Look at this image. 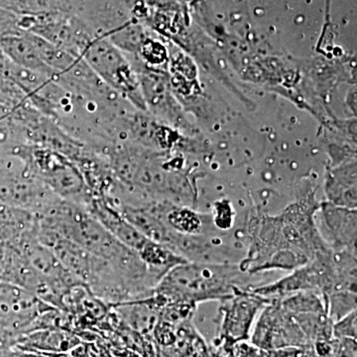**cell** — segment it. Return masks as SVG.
<instances>
[{"label":"cell","instance_id":"cell-1","mask_svg":"<svg viewBox=\"0 0 357 357\" xmlns=\"http://www.w3.org/2000/svg\"><path fill=\"white\" fill-rule=\"evenodd\" d=\"M239 266L220 263L185 262L171 269L154 288L153 297L163 307L170 303L198 307L210 301L229 299L241 286Z\"/></svg>","mask_w":357,"mask_h":357},{"label":"cell","instance_id":"cell-4","mask_svg":"<svg viewBox=\"0 0 357 357\" xmlns=\"http://www.w3.org/2000/svg\"><path fill=\"white\" fill-rule=\"evenodd\" d=\"M249 342L268 351L288 347H309L292 312L281 307L274 299L263 307L256 319Z\"/></svg>","mask_w":357,"mask_h":357},{"label":"cell","instance_id":"cell-8","mask_svg":"<svg viewBox=\"0 0 357 357\" xmlns=\"http://www.w3.org/2000/svg\"><path fill=\"white\" fill-rule=\"evenodd\" d=\"M169 229L188 236H198L203 232V218L196 211L187 206L151 208Z\"/></svg>","mask_w":357,"mask_h":357},{"label":"cell","instance_id":"cell-6","mask_svg":"<svg viewBox=\"0 0 357 357\" xmlns=\"http://www.w3.org/2000/svg\"><path fill=\"white\" fill-rule=\"evenodd\" d=\"M321 222H316L319 234L333 251H356V208L325 203L319 206Z\"/></svg>","mask_w":357,"mask_h":357},{"label":"cell","instance_id":"cell-12","mask_svg":"<svg viewBox=\"0 0 357 357\" xmlns=\"http://www.w3.org/2000/svg\"><path fill=\"white\" fill-rule=\"evenodd\" d=\"M333 335L335 338H357V311L333 323Z\"/></svg>","mask_w":357,"mask_h":357},{"label":"cell","instance_id":"cell-11","mask_svg":"<svg viewBox=\"0 0 357 357\" xmlns=\"http://www.w3.org/2000/svg\"><path fill=\"white\" fill-rule=\"evenodd\" d=\"M356 292L337 290L326 295L328 316L333 323L344 318L356 310Z\"/></svg>","mask_w":357,"mask_h":357},{"label":"cell","instance_id":"cell-3","mask_svg":"<svg viewBox=\"0 0 357 357\" xmlns=\"http://www.w3.org/2000/svg\"><path fill=\"white\" fill-rule=\"evenodd\" d=\"M271 301L248 287L238 288L229 299L220 301L222 318L215 345L232 349L237 342H248L256 319Z\"/></svg>","mask_w":357,"mask_h":357},{"label":"cell","instance_id":"cell-15","mask_svg":"<svg viewBox=\"0 0 357 357\" xmlns=\"http://www.w3.org/2000/svg\"><path fill=\"white\" fill-rule=\"evenodd\" d=\"M13 340L15 342V337H14L13 335H11L10 333L0 328V349L3 347L4 345L10 344Z\"/></svg>","mask_w":357,"mask_h":357},{"label":"cell","instance_id":"cell-2","mask_svg":"<svg viewBox=\"0 0 357 357\" xmlns=\"http://www.w3.org/2000/svg\"><path fill=\"white\" fill-rule=\"evenodd\" d=\"M251 290L270 300L281 299L290 294L303 291L328 295L338 290L333 250L328 248L321 251L306 264L293 270L288 276Z\"/></svg>","mask_w":357,"mask_h":357},{"label":"cell","instance_id":"cell-7","mask_svg":"<svg viewBox=\"0 0 357 357\" xmlns=\"http://www.w3.org/2000/svg\"><path fill=\"white\" fill-rule=\"evenodd\" d=\"M356 164L332 171L326 180V195L330 203L347 208H356Z\"/></svg>","mask_w":357,"mask_h":357},{"label":"cell","instance_id":"cell-9","mask_svg":"<svg viewBox=\"0 0 357 357\" xmlns=\"http://www.w3.org/2000/svg\"><path fill=\"white\" fill-rule=\"evenodd\" d=\"M15 342L41 351H65L77 344V338L61 328H46L25 333L16 338Z\"/></svg>","mask_w":357,"mask_h":357},{"label":"cell","instance_id":"cell-10","mask_svg":"<svg viewBox=\"0 0 357 357\" xmlns=\"http://www.w3.org/2000/svg\"><path fill=\"white\" fill-rule=\"evenodd\" d=\"M276 300L279 301L282 307L292 314L317 312L328 314L326 296L312 291L290 294L286 297Z\"/></svg>","mask_w":357,"mask_h":357},{"label":"cell","instance_id":"cell-5","mask_svg":"<svg viewBox=\"0 0 357 357\" xmlns=\"http://www.w3.org/2000/svg\"><path fill=\"white\" fill-rule=\"evenodd\" d=\"M52 307L26 289L0 281V328L14 337L31 331L36 319Z\"/></svg>","mask_w":357,"mask_h":357},{"label":"cell","instance_id":"cell-14","mask_svg":"<svg viewBox=\"0 0 357 357\" xmlns=\"http://www.w3.org/2000/svg\"><path fill=\"white\" fill-rule=\"evenodd\" d=\"M272 357H309L307 347H288L272 351Z\"/></svg>","mask_w":357,"mask_h":357},{"label":"cell","instance_id":"cell-13","mask_svg":"<svg viewBox=\"0 0 357 357\" xmlns=\"http://www.w3.org/2000/svg\"><path fill=\"white\" fill-rule=\"evenodd\" d=\"M234 357H272V351L261 349L248 342H237L234 347Z\"/></svg>","mask_w":357,"mask_h":357}]
</instances>
